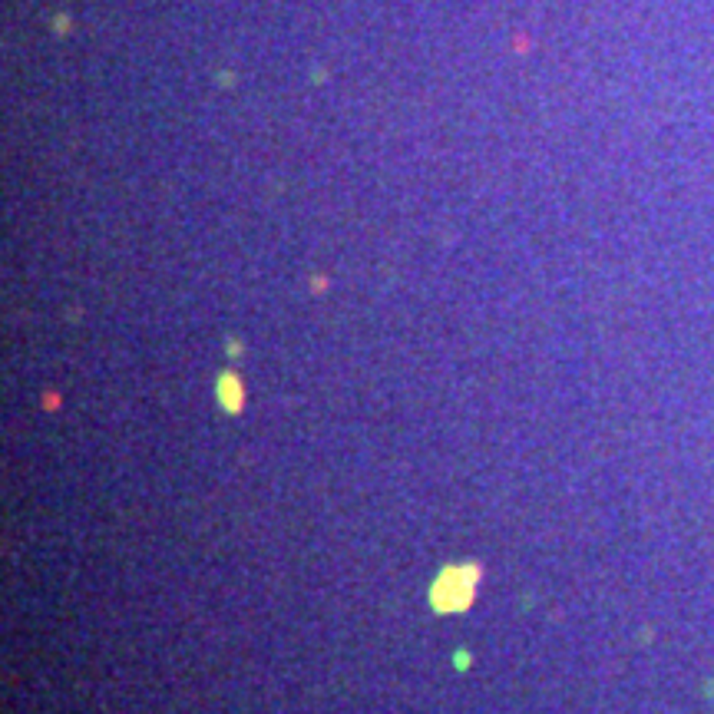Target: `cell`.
<instances>
[{
  "label": "cell",
  "instance_id": "cell-2",
  "mask_svg": "<svg viewBox=\"0 0 714 714\" xmlns=\"http://www.w3.org/2000/svg\"><path fill=\"white\" fill-rule=\"evenodd\" d=\"M218 397H222V407H228V410L242 407V387H238V380H235L232 374H222V380H218Z\"/></svg>",
  "mask_w": 714,
  "mask_h": 714
},
{
  "label": "cell",
  "instance_id": "cell-1",
  "mask_svg": "<svg viewBox=\"0 0 714 714\" xmlns=\"http://www.w3.org/2000/svg\"><path fill=\"white\" fill-rule=\"evenodd\" d=\"M476 575H480L476 566H450V569L433 582V592H430L433 609H437V612H460V609H467L469 599H473Z\"/></svg>",
  "mask_w": 714,
  "mask_h": 714
}]
</instances>
